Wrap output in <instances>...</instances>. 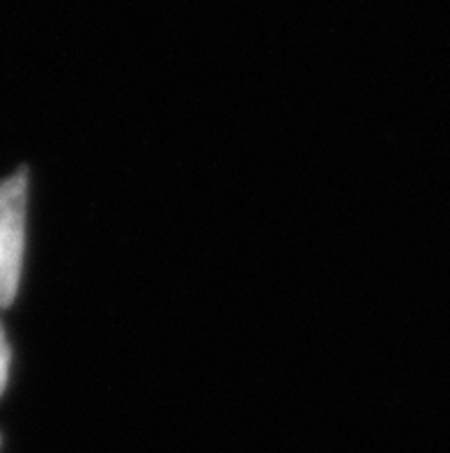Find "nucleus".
<instances>
[{
	"mask_svg": "<svg viewBox=\"0 0 450 453\" xmlns=\"http://www.w3.org/2000/svg\"><path fill=\"white\" fill-rule=\"evenodd\" d=\"M26 191L28 173L0 182V309L14 302L19 293L26 247Z\"/></svg>",
	"mask_w": 450,
	"mask_h": 453,
	"instance_id": "obj_1",
	"label": "nucleus"
},
{
	"mask_svg": "<svg viewBox=\"0 0 450 453\" xmlns=\"http://www.w3.org/2000/svg\"><path fill=\"white\" fill-rule=\"evenodd\" d=\"M7 375H10V345H7L5 329H3V322H0V394L5 391Z\"/></svg>",
	"mask_w": 450,
	"mask_h": 453,
	"instance_id": "obj_2",
	"label": "nucleus"
}]
</instances>
